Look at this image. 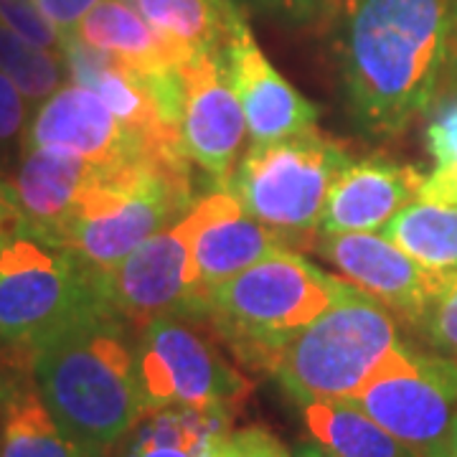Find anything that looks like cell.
Listing matches in <instances>:
<instances>
[{"label": "cell", "instance_id": "cell-1", "mask_svg": "<svg viewBox=\"0 0 457 457\" xmlns=\"http://www.w3.org/2000/svg\"><path fill=\"white\" fill-rule=\"evenodd\" d=\"M457 31V0H351L341 66L348 112L371 137H396L429 110Z\"/></svg>", "mask_w": 457, "mask_h": 457}, {"label": "cell", "instance_id": "cell-2", "mask_svg": "<svg viewBox=\"0 0 457 457\" xmlns=\"http://www.w3.org/2000/svg\"><path fill=\"white\" fill-rule=\"evenodd\" d=\"M99 303L33 348V384L69 437L107 453L145 414L137 328Z\"/></svg>", "mask_w": 457, "mask_h": 457}, {"label": "cell", "instance_id": "cell-3", "mask_svg": "<svg viewBox=\"0 0 457 457\" xmlns=\"http://www.w3.org/2000/svg\"><path fill=\"white\" fill-rule=\"evenodd\" d=\"M345 287L348 282L326 275L295 249H279L213 287L206 326L245 369L272 374L287 343Z\"/></svg>", "mask_w": 457, "mask_h": 457}, {"label": "cell", "instance_id": "cell-4", "mask_svg": "<svg viewBox=\"0 0 457 457\" xmlns=\"http://www.w3.org/2000/svg\"><path fill=\"white\" fill-rule=\"evenodd\" d=\"M191 161L180 150L99 168L64 231V246L107 272L191 209Z\"/></svg>", "mask_w": 457, "mask_h": 457}, {"label": "cell", "instance_id": "cell-5", "mask_svg": "<svg viewBox=\"0 0 457 457\" xmlns=\"http://www.w3.org/2000/svg\"><path fill=\"white\" fill-rule=\"evenodd\" d=\"M399 343L394 312L348 282L341 297L287 343L270 376L297 407L353 402Z\"/></svg>", "mask_w": 457, "mask_h": 457}, {"label": "cell", "instance_id": "cell-6", "mask_svg": "<svg viewBox=\"0 0 457 457\" xmlns=\"http://www.w3.org/2000/svg\"><path fill=\"white\" fill-rule=\"evenodd\" d=\"M341 140L311 130L278 143H252L221 186L287 249L315 245L328 194L351 163Z\"/></svg>", "mask_w": 457, "mask_h": 457}, {"label": "cell", "instance_id": "cell-7", "mask_svg": "<svg viewBox=\"0 0 457 457\" xmlns=\"http://www.w3.org/2000/svg\"><path fill=\"white\" fill-rule=\"evenodd\" d=\"M99 303V272L69 246L21 228L0 249L3 343L33 351Z\"/></svg>", "mask_w": 457, "mask_h": 457}, {"label": "cell", "instance_id": "cell-8", "mask_svg": "<svg viewBox=\"0 0 457 457\" xmlns=\"http://www.w3.org/2000/svg\"><path fill=\"white\" fill-rule=\"evenodd\" d=\"M204 320L161 315L137 328V376L147 409L245 407L249 381L201 330Z\"/></svg>", "mask_w": 457, "mask_h": 457}, {"label": "cell", "instance_id": "cell-9", "mask_svg": "<svg viewBox=\"0 0 457 457\" xmlns=\"http://www.w3.org/2000/svg\"><path fill=\"white\" fill-rule=\"evenodd\" d=\"M420 457H447L457 414V359L402 341L353 399Z\"/></svg>", "mask_w": 457, "mask_h": 457}, {"label": "cell", "instance_id": "cell-10", "mask_svg": "<svg viewBox=\"0 0 457 457\" xmlns=\"http://www.w3.org/2000/svg\"><path fill=\"white\" fill-rule=\"evenodd\" d=\"M99 290L107 305L132 328L161 315H180L206 323V293L194 264L191 209L173 227L158 231L112 270L99 272Z\"/></svg>", "mask_w": 457, "mask_h": 457}, {"label": "cell", "instance_id": "cell-11", "mask_svg": "<svg viewBox=\"0 0 457 457\" xmlns=\"http://www.w3.org/2000/svg\"><path fill=\"white\" fill-rule=\"evenodd\" d=\"M26 147H56L87 158L99 168L145 161L150 155L180 150V145L150 140L132 130L104 104V99L79 84H64L36 107Z\"/></svg>", "mask_w": 457, "mask_h": 457}, {"label": "cell", "instance_id": "cell-12", "mask_svg": "<svg viewBox=\"0 0 457 457\" xmlns=\"http://www.w3.org/2000/svg\"><path fill=\"white\" fill-rule=\"evenodd\" d=\"M312 249L328 260L351 285L371 295L384 308L417 326L450 275H437L411 260L399 245L378 231L318 234Z\"/></svg>", "mask_w": 457, "mask_h": 457}, {"label": "cell", "instance_id": "cell-13", "mask_svg": "<svg viewBox=\"0 0 457 457\" xmlns=\"http://www.w3.org/2000/svg\"><path fill=\"white\" fill-rule=\"evenodd\" d=\"M180 145L186 158L216 183L242 158L246 120L228 74L227 51L201 54L180 69Z\"/></svg>", "mask_w": 457, "mask_h": 457}, {"label": "cell", "instance_id": "cell-14", "mask_svg": "<svg viewBox=\"0 0 457 457\" xmlns=\"http://www.w3.org/2000/svg\"><path fill=\"white\" fill-rule=\"evenodd\" d=\"M227 59L252 143H278L318 128V107L262 54L245 18L231 33Z\"/></svg>", "mask_w": 457, "mask_h": 457}, {"label": "cell", "instance_id": "cell-15", "mask_svg": "<svg viewBox=\"0 0 457 457\" xmlns=\"http://www.w3.org/2000/svg\"><path fill=\"white\" fill-rule=\"evenodd\" d=\"M191 219L194 264L198 285L206 297L216 285L278 254L279 249H287L278 234L246 213L221 183L191 204Z\"/></svg>", "mask_w": 457, "mask_h": 457}, {"label": "cell", "instance_id": "cell-16", "mask_svg": "<svg viewBox=\"0 0 457 457\" xmlns=\"http://www.w3.org/2000/svg\"><path fill=\"white\" fill-rule=\"evenodd\" d=\"M425 173L386 155L351 161L328 194L318 234L384 231L409 201L420 196Z\"/></svg>", "mask_w": 457, "mask_h": 457}, {"label": "cell", "instance_id": "cell-17", "mask_svg": "<svg viewBox=\"0 0 457 457\" xmlns=\"http://www.w3.org/2000/svg\"><path fill=\"white\" fill-rule=\"evenodd\" d=\"M97 165L56 147H26L18 161L13 194L23 228L64 245V231L77 212Z\"/></svg>", "mask_w": 457, "mask_h": 457}, {"label": "cell", "instance_id": "cell-18", "mask_svg": "<svg viewBox=\"0 0 457 457\" xmlns=\"http://www.w3.org/2000/svg\"><path fill=\"white\" fill-rule=\"evenodd\" d=\"M64 62L69 79L99 95L132 130L143 132L145 137L158 143L180 145V132L165 122L145 74L107 51L84 44L71 33L64 36Z\"/></svg>", "mask_w": 457, "mask_h": 457}, {"label": "cell", "instance_id": "cell-19", "mask_svg": "<svg viewBox=\"0 0 457 457\" xmlns=\"http://www.w3.org/2000/svg\"><path fill=\"white\" fill-rule=\"evenodd\" d=\"M71 36L122 59L125 64L145 74L147 79L180 71L191 59H196L163 38L128 0L99 3L95 11H89L79 21Z\"/></svg>", "mask_w": 457, "mask_h": 457}, {"label": "cell", "instance_id": "cell-20", "mask_svg": "<svg viewBox=\"0 0 457 457\" xmlns=\"http://www.w3.org/2000/svg\"><path fill=\"white\" fill-rule=\"evenodd\" d=\"M234 420L228 409H147L117 442V457H213Z\"/></svg>", "mask_w": 457, "mask_h": 457}, {"label": "cell", "instance_id": "cell-21", "mask_svg": "<svg viewBox=\"0 0 457 457\" xmlns=\"http://www.w3.org/2000/svg\"><path fill=\"white\" fill-rule=\"evenodd\" d=\"M147 23L191 56L227 51L242 21L234 0H128Z\"/></svg>", "mask_w": 457, "mask_h": 457}, {"label": "cell", "instance_id": "cell-22", "mask_svg": "<svg viewBox=\"0 0 457 457\" xmlns=\"http://www.w3.org/2000/svg\"><path fill=\"white\" fill-rule=\"evenodd\" d=\"M303 425L315 442L338 457H420L356 402H311L300 407Z\"/></svg>", "mask_w": 457, "mask_h": 457}, {"label": "cell", "instance_id": "cell-23", "mask_svg": "<svg viewBox=\"0 0 457 457\" xmlns=\"http://www.w3.org/2000/svg\"><path fill=\"white\" fill-rule=\"evenodd\" d=\"M0 457H104V453L69 437L38 392L21 389L5 402Z\"/></svg>", "mask_w": 457, "mask_h": 457}, {"label": "cell", "instance_id": "cell-24", "mask_svg": "<svg viewBox=\"0 0 457 457\" xmlns=\"http://www.w3.org/2000/svg\"><path fill=\"white\" fill-rule=\"evenodd\" d=\"M394 245L437 275L457 272V206L417 196L384 227Z\"/></svg>", "mask_w": 457, "mask_h": 457}, {"label": "cell", "instance_id": "cell-25", "mask_svg": "<svg viewBox=\"0 0 457 457\" xmlns=\"http://www.w3.org/2000/svg\"><path fill=\"white\" fill-rule=\"evenodd\" d=\"M0 71L8 74L33 107L64 87L69 69L64 54L41 49L0 23Z\"/></svg>", "mask_w": 457, "mask_h": 457}, {"label": "cell", "instance_id": "cell-26", "mask_svg": "<svg viewBox=\"0 0 457 457\" xmlns=\"http://www.w3.org/2000/svg\"><path fill=\"white\" fill-rule=\"evenodd\" d=\"M425 140L435 168L422 180L420 196L457 206V95L432 107Z\"/></svg>", "mask_w": 457, "mask_h": 457}, {"label": "cell", "instance_id": "cell-27", "mask_svg": "<svg viewBox=\"0 0 457 457\" xmlns=\"http://www.w3.org/2000/svg\"><path fill=\"white\" fill-rule=\"evenodd\" d=\"M31 102L16 87V82L0 71V170H8L21 161L29 135V107Z\"/></svg>", "mask_w": 457, "mask_h": 457}, {"label": "cell", "instance_id": "cell-28", "mask_svg": "<svg viewBox=\"0 0 457 457\" xmlns=\"http://www.w3.org/2000/svg\"><path fill=\"white\" fill-rule=\"evenodd\" d=\"M414 330L435 353L457 359V272L445 282Z\"/></svg>", "mask_w": 457, "mask_h": 457}, {"label": "cell", "instance_id": "cell-29", "mask_svg": "<svg viewBox=\"0 0 457 457\" xmlns=\"http://www.w3.org/2000/svg\"><path fill=\"white\" fill-rule=\"evenodd\" d=\"M0 23L31 41L33 46L64 54V36L41 13L38 0H0Z\"/></svg>", "mask_w": 457, "mask_h": 457}, {"label": "cell", "instance_id": "cell-30", "mask_svg": "<svg viewBox=\"0 0 457 457\" xmlns=\"http://www.w3.org/2000/svg\"><path fill=\"white\" fill-rule=\"evenodd\" d=\"M213 457H293L287 447L272 435L267 427L252 425L242 429H231L221 445L216 447Z\"/></svg>", "mask_w": 457, "mask_h": 457}, {"label": "cell", "instance_id": "cell-31", "mask_svg": "<svg viewBox=\"0 0 457 457\" xmlns=\"http://www.w3.org/2000/svg\"><path fill=\"white\" fill-rule=\"evenodd\" d=\"M99 3H104V0H38V8L49 18L51 26L62 36H66L74 31L79 26V21L89 11H95Z\"/></svg>", "mask_w": 457, "mask_h": 457}, {"label": "cell", "instance_id": "cell-32", "mask_svg": "<svg viewBox=\"0 0 457 457\" xmlns=\"http://www.w3.org/2000/svg\"><path fill=\"white\" fill-rule=\"evenodd\" d=\"M254 11L279 18L285 23H311L320 18L318 0H245Z\"/></svg>", "mask_w": 457, "mask_h": 457}, {"label": "cell", "instance_id": "cell-33", "mask_svg": "<svg viewBox=\"0 0 457 457\" xmlns=\"http://www.w3.org/2000/svg\"><path fill=\"white\" fill-rule=\"evenodd\" d=\"M21 228H23V216L18 209L13 186L0 180V249L5 246L8 239H13Z\"/></svg>", "mask_w": 457, "mask_h": 457}, {"label": "cell", "instance_id": "cell-34", "mask_svg": "<svg viewBox=\"0 0 457 457\" xmlns=\"http://www.w3.org/2000/svg\"><path fill=\"white\" fill-rule=\"evenodd\" d=\"M293 457H338V455H333L328 447H323L320 442H315L311 437V440H303L295 445Z\"/></svg>", "mask_w": 457, "mask_h": 457}, {"label": "cell", "instance_id": "cell-35", "mask_svg": "<svg viewBox=\"0 0 457 457\" xmlns=\"http://www.w3.org/2000/svg\"><path fill=\"white\" fill-rule=\"evenodd\" d=\"M351 0H318V8H320V18H336L343 13V8L348 5Z\"/></svg>", "mask_w": 457, "mask_h": 457}, {"label": "cell", "instance_id": "cell-36", "mask_svg": "<svg viewBox=\"0 0 457 457\" xmlns=\"http://www.w3.org/2000/svg\"><path fill=\"white\" fill-rule=\"evenodd\" d=\"M447 457H457V414L453 420V429H450V442H447Z\"/></svg>", "mask_w": 457, "mask_h": 457}]
</instances>
